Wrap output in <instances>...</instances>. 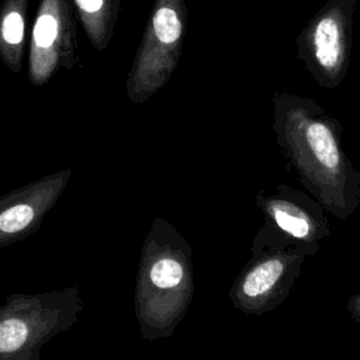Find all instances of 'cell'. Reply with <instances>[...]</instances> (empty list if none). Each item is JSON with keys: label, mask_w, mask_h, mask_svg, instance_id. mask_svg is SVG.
Here are the masks:
<instances>
[{"label": "cell", "mask_w": 360, "mask_h": 360, "mask_svg": "<svg viewBox=\"0 0 360 360\" xmlns=\"http://www.w3.org/2000/svg\"><path fill=\"white\" fill-rule=\"evenodd\" d=\"M273 132L304 190L328 214L347 221L360 207V169L342 145L343 127L316 100L273 94Z\"/></svg>", "instance_id": "1"}, {"label": "cell", "mask_w": 360, "mask_h": 360, "mask_svg": "<svg viewBox=\"0 0 360 360\" xmlns=\"http://www.w3.org/2000/svg\"><path fill=\"white\" fill-rule=\"evenodd\" d=\"M318 250L263 222L253 239L250 259L233 285L235 305L250 315L274 311L292 291L307 257Z\"/></svg>", "instance_id": "2"}, {"label": "cell", "mask_w": 360, "mask_h": 360, "mask_svg": "<svg viewBox=\"0 0 360 360\" xmlns=\"http://www.w3.org/2000/svg\"><path fill=\"white\" fill-rule=\"evenodd\" d=\"M357 0H325L295 38L297 58L315 83L336 89L347 75Z\"/></svg>", "instance_id": "3"}, {"label": "cell", "mask_w": 360, "mask_h": 360, "mask_svg": "<svg viewBox=\"0 0 360 360\" xmlns=\"http://www.w3.org/2000/svg\"><path fill=\"white\" fill-rule=\"evenodd\" d=\"M256 204L264 222L300 242L319 248L330 236L325 208L312 195L290 184L278 183L270 193H257Z\"/></svg>", "instance_id": "4"}, {"label": "cell", "mask_w": 360, "mask_h": 360, "mask_svg": "<svg viewBox=\"0 0 360 360\" xmlns=\"http://www.w3.org/2000/svg\"><path fill=\"white\" fill-rule=\"evenodd\" d=\"M155 37L163 44H173L181 34V21L170 7H160L153 15Z\"/></svg>", "instance_id": "5"}, {"label": "cell", "mask_w": 360, "mask_h": 360, "mask_svg": "<svg viewBox=\"0 0 360 360\" xmlns=\"http://www.w3.org/2000/svg\"><path fill=\"white\" fill-rule=\"evenodd\" d=\"M28 338V326L20 319L0 322V352H13L22 346Z\"/></svg>", "instance_id": "6"}, {"label": "cell", "mask_w": 360, "mask_h": 360, "mask_svg": "<svg viewBox=\"0 0 360 360\" xmlns=\"http://www.w3.org/2000/svg\"><path fill=\"white\" fill-rule=\"evenodd\" d=\"M183 278V267L173 259H162L150 269V280L156 287L170 288Z\"/></svg>", "instance_id": "7"}, {"label": "cell", "mask_w": 360, "mask_h": 360, "mask_svg": "<svg viewBox=\"0 0 360 360\" xmlns=\"http://www.w3.org/2000/svg\"><path fill=\"white\" fill-rule=\"evenodd\" d=\"M34 218V211L30 205L20 204L0 214V229L3 232H17L24 229Z\"/></svg>", "instance_id": "8"}, {"label": "cell", "mask_w": 360, "mask_h": 360, "mask_svg": "<svg viewBox=\"0 0 360 360\" xmlns=\"http://www.w3.org/2000/svg\"><path fill=\"white\" fill-rule=\"evenodd\" d=\"M58 32V22L53 15L49 13H45L38 17L35 30H34V39L35 44L41 48L51 46V44L55 41Z\"/></svg>", "instance_id": "9"}, {"label": "cell", "mask_w": 360, "mask_h": 360, "mask_svg": "<svg viewBox=\"0 0 360 360\" xmlns=\"http://www.w3.org/2000/svg\"><path fill=\"white\" fill-rule=\"evenodd\" d=\"M24 32V21L20 13L11 11L3 22V37L8 44H20Z\"/></svg>", "instance_id": "10"}, {"label": "cell", "mask_w": 360, "mask_h": 360, "mask_svg": "<svg viewBox=\"0 0 360 360\" xmlns=\"http://www.w3.org/2000/svg\"><path fill=\"white\" fill-rule=\"evenodd\" d=\"M347 312L350 314V316L354 319V322H357L360 325V290L356 294H352L347 300Z\"/></svg>", "instance_id": "11"}, {"label": "cell", "mask_w": 360, "mask_h": 360, "mask_svg": "<svg viewBox=\"0 0 360 360\" xmlns=\"http://www.w3.org/2000/svg\"><path fill=\"white\" fill-rule=\"evenodd\" d=\"M76 3L83 11L96 13L103 7L104 0H76Z\"/></svg>", "instance_id": "12"}]
</instances>
